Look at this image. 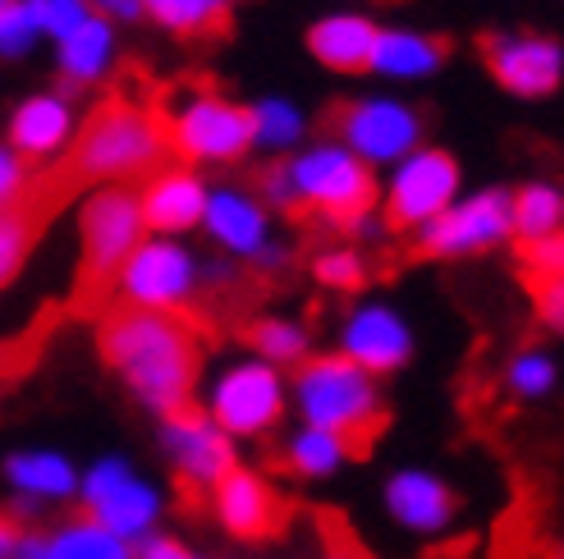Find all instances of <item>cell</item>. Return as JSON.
<instances>
[{
    "instance_id": "39",
    "label": "cell",
    "mask_w": 564,
    "mask_h": 559,
    "mask_svg": "<svg viewBox=\"0 0 564 559\" xmlns=\"http://www.w3.org/2000/svg\"><path fill=\"white\" fill-rule=\"evenodd\" d=\"M93 6H97V10H106V14H120V19H133L138 10H143L138 0H93Z\"/></svg>"
},
{
    "instance_id": "34",
    "label": "cell",
    "mask_w": 564,
    "mask_h": 559,
    "mask_svg": "<svg viewBox=\"0 0 564 559\" xmlns=\"http://www.w3.org/2000/svg\"><path fill=\"white\" fill-rule=\"evenodd\" d=\"M37 42V23L28 14L23 0H6L0 6V55H23Z\"/></svg>"
},
{
    "instance_id": "12",
    "label": "cell",
    "mask_w": 564,
    "mask_h": 559,
    "mask_svg": "<svg viewBox=\"0 0 564 559\" xmlns=\"http://www.w3.org/2000/svg\"><path fill=\"white\" fill-rule=\"evenodd\" d=\"M212 500H216V518L225 523V533L239 541H275L294 514L290 500L271 482H262L258 472H248L239 463L212 486Z\"/></svg>"
},
{
    "instance_id": "19",
    "label": "cell",
    "mask_w": 564,
    "mask_h": 559,
    "mask_svg": "<svg viewBox=\"0 0 564 559\" xmlns=\"http://www.w3.org/2000/svg\"><path fill=\"white\" fill-rule=\"evenodd\" d=\"M14 559H133V555L124 537L106 533L88 514H78L55 527L51 537H19Z\"/></svg>"
},
{
    "instance_id": "33",
    "label": "cell",
    "mask_w": 564,
    "mask_h": 559,
    "mask_svg": "<svg viewBox=\"0 0 564 559\" xmlns=\"http://www.w3.org/2000/svg\"><path fill=\"white\" fill-rule=\"evenodd\" d=\"M23 6L33 14L37 33H55V37L74 33V28L88 19V0H23Z\"/></svg>"
},
{
    "instance_id": "27",
    "label": "cell",
    "mask_w": 564,
    "mask_h": 559,
    "mask_svg": "<svg viewBox=\"0 0 564 559\" xmlns=\"http://www.w3.org/2000/svg\"><path fill=\"white\" fill-rule=\"evenodd\" d=\"M345 459H354L349 440L335 436V431H322V427L299 431L285 450V468L299 472V478H326V472H335Z\"/></svg>"
},
{
    "instance_id": "5",
    "label": "cell",
    "mask_w": 564,
    "mask_h": 559,
    "mask_svg": "<svg viewBox=\"0 0 564 559\" xmlns=\"http://www.w3.org/2000/svg\"><path fill=\"white\" fill-rule=\"evenodd\" d=\"M290 171V207L294 216H322L326 226L354 230L377 202V179L354 152L345 147H313Z\"/></svg>"
},
{
    "instance_id": "35",
    "label": "cell",
    "mask_w": 564,
    "mask_h": 559,
    "mask_svg": "<svg viewBox=\"0 0 564 559\" xmlns=\"http://www.w3.org/2000/svg\"><path fill=\"white\" fill-rule=\"evenodd\" d=\"M510 385L519 390V395H528V399L546 395V390L555 385V362L542 358V353H519L510 362Z\"/></svg>"
},
{
    "instance_id": "6",
    "label": "cell",
    "mask_w": 564,
    "mask_h": 559,
    "mask_svg": "<svg viewBox=\"0 0 564 559\" xmlns=\"http://www.w3.org/2000/svg\"><path fill=\"white\" fill-rule=\"evenodd\" d=\"M165 143L184 161H239L252 147V110L212 92H193L184 106L165 110Z\"/></svg>"
},
{
    "instance_id": "31",
    "label": "cell",
    "mask_w": 564,
    "mask_h": 559,
    "mask_svg": "<svg viewBox=\"0 0 564 559\" xmlns=\"http://www.w3.org/2000/svg\"><path fill=\"white\" fill-rule=\"evenodd\" d=\"M560 262H564V248H560V234H546V239H519V266H523V285L528 294L560 280Z\"/></svg>"
},
{
    "instance_id": "28",
    "label": "cell",
    "mask_w": 564,
    "mask_h": 559,
    "mask_svg": "<svg viewBox=\"0 0 564 559\" xmlns=\"http://www.w3.org/2000/svg\"><path fill=\"white\" fill-rule=\"evenodd\" d=\"M138 6L152 10L180 37L220 33L225 19H230V0H138Z\"/></svg>"
},
{
    "instance_id": "17",
    "label": "cell",
    "mask_w": 564,
    "mask_h": 559,
    "mask_svg": "<svg viewBox=\"0 0 564 559\" xmlns=\"http://www.w3.org/2000/svg\"><path fill=\"white\" fill-rule=\"evenodd\" d=\"M409 326L390 307H358L345 321V358L358 362L368 376L394 372L409 362Z\"/></svg>"
},
{
    "instance_id": "32",
    "label": "cell",
    "mask_w": 564,
    "mask_h": 559,
    "mask_svg": "<svg viewBox=\"0 0 564 559\" xmlns=\"http://www.w3.org/2000/svg\"><path fill=\"white\" fill-rule=\"evenodd\" d=\"M299 133H303V120H299L294 106H285V101H262L258 110H252V143L290 147V143H299Z\"/></svg>"
},
{
    "instance_id": "4",
    "label": "cell",
    "mask_w": 564,
    "mask_h": 559,
    "mask_svg": "<svg viewBox=\"0 0 564 559\" xmlns=\"http://www.w3.org/2000/svg\"><path fill=\"white\" fill-rule=\"evenodd\" d=\"M299 408L307 417V427L345 436L354 459L368 454L372 440L386 431V408H381L372 376L345 353L313 358L299 372Z\"/></svg>"
},
{
    "instance_id": "30",
    "label": "cell",
    "mask_w": 564,
    "mask_h": 559,
    "mask_svg": "<svg viewBox=\"0 0 564 559\" xmlns=\"http://www.w3.org/2000/svg\"><path fill=\"white\" fill-rule=\"evenodd\" d=\"M243 335H248V344H258L262 358H271V362H299L303 349H307V335L294 321H280V317L252 321Z\"/></svg>"
},
{
    "instance_id": "16",
    "label": "cell",
    "mask_w": 564,
    "mask_h": 559,
    "mask_svg": "<svg viewBox=\"0 0 564 559\" xmlns=\"http://www.w3.org/2000/svg\"><path fill=\"white\" fill-rule=\"evenodd\" d=\"M482 55H487L500 88H510L519 97H546L560 88L564 55L546 37H487Z\"/></svg>"
},
{
    "instance_id": "37",
    "label": "cell",
    "mask_w": 564,
    "mask_h": 559,
    "mask_svg": "<svg viewBox=\"0 0 564 559\" xmlns=\"http://www.w3.org/2000/svg\"><path fill=\"white\" fill-rule=\"evenodd\" d=\"M23 184H28V165H23V156L10 152V147H0V207L14 202L19 193H23Z\"/></svg>"
},
{
    "instance_id": "10",
    "label": "cell",
    "mask_w": 564,
    "mask_h": 559,
    "mask_svg": "<svg viewBox=\"0 0 564 559\" xmlns=\"http://www.w3.org/2000/svg\"><path fill=\"white\" fill-rule=\"evenodd\" d=\"M156 509H161L156 491L143 478H133L129 463H120V459H101L88 478H83V514L124 541L143 537L156 523Z\"/></svg>"
},
{
    "instance_id": "9",
    "label": "cell",
    "mask_w": 564,
    "mask_h": 559,
    "mask_svg": "<svg viewBox=\"0 0 564 559\" xmlns=\"http://www.w3.org/2000/svg\"><path fill=\"white\" fill-rule=\"evenodd\" d=\"M161 440H165V454L175 463V478L184 486V500L188 495H207L225 472L235 468V445L225 436L212 417H203L193 404L180 408V413H165V427H161Z\"/></svg>"
},
{
    "instance_id": "40",
    "label": "cell",
    "mask_w": 564,
    "mask_h": 559,
    "mask_svg": "<svg viewBox=\"0 0 564 559\" xmlns=\"http://www.w3.org/2000/svg\"><path fill=\"white\" fill-rule=\"evenodd\" d=\"M14 546H19V533L10 518H0V559H14Z\"/></svg>"
},
{
    "instance_id": "21",
    "label": "cell",
    "mask_w": 564,
    "mask_h": 559,
    "mask_svg": "<svg viewBox=\"0 0 564 559\" xmlns=\"http://www.w3.org/2000/svg\"><path fill=\"white\" fill-rule=\"evenodd\" d=\"M372 46H377V28L368 19H358V14L322 19L313 33H307V51H313L322 65L345 69V74L368 69L372 65Z\"/></svg>"
},
{
    "instance_id": "15",
    "label": "cell",
    "mask_w": 564,
    "mask_h": 559,
    "mask_svg": "<svg viewBox=\"0 0 564 559\" xmlns=\"http://www.w3.org/2000/svg\"><path fill=\"white\" fill-rule=\"evenodd\" d=\"M120 289L133 307L184 313V303L193 298V262L175 243H138L120 271Z\"/></svg>"
},
{
    "instance_id": "8",
    "label": "cell",
    "mask_w": 564,
    "mask_h": 559,
    "mask_svg": "<svg viewBox=\"0 0 564 559\" xmlns=\"http://www.w3.org/2000/svg\"><path fill=\"white\" fill-rule=\"evenodd\" d=\"M510 230V193H477V198L445 207L441 216H432L422 226L413 253L417 257H464V253H482V248L500 243Z\"/></svg>"
},
{
    "instance_id": "18",
    "label": "cell",
    "mask_w": 564,
    "mask_h": 559,
    "mask_svg": "<svg viewBox=\"0 0 564 559\" xmlns=\"http://www.w3.org/2000/svg\"><path fill=\"white\" fill-rule=\"evenodd\" d=\"M203 207H207V188L188 171H165L138 193V216H143V226H152L156 234L193 230L197 220H203Z\"/></svg>"
},
{
    "instance_id": "23",
    "label": "cell",
    "mask_w": 564,
    "mask_h": 559,
    "mask_svg": "<svg viewBox=\"0 0 564 559\" xmlns=\"http://www.w3.org/2000/svg\"><path fill=\"white\" fill-rule=\"evenodd\" d=\"M69 138V106L61 97H33L14 110L10 143L19 156H51Z\"/></svg>"
},
{
    "instance_id": "22",
    "label": "cell",
    "mask_w": 564,
    "mask_h": 559,
    "mask_svg": "<svg viewBox=\"0 0 564 559\" xmlns=\"http://www.w3.org/2000/svg\"><path fill=\"white\" fill-rule=\"evenodd\" d=\"M203 220H207V230L216 234V243H225L230 253L258 257L267 248V216L252 198H243V193L225 188V193H216V198H207Z\"/></svg>"
},
{
    "instance_id": "11",
    "label": "cell",
    "mask_w": 564,
    "mask_h": 559,
    "mask_svg": "<svg viewBox=\"0 0 564 559\" xmlns=\"http://www.w3.org/2000/svg\"><path fill=\"white\" fill-rule=\"evenodd\" d=\"M285 413V390L267 362H239L220 376L216 399H212V423L225 436H262L280 423Z\"/></svg>"
},
{
    "instance_id": "25",
    "label": "cell",
    "mask_w": 564,
    "mask_h": 559,
    "mask_svg": "<svg viewBox=\"0 0 564 559\" xmlns=\"http://www.w3.org/2000/svg\"><path fill=\"white\" fill-rule=\"evenodd\" d=\"M449 55V46L441 37H422V33H377L372 46V65L381 74L394 78H417V74H432L441 61Z\"/></svg>"
},
{
    "instance_id": "2",
    "label": "cell",
    "mask_w": 564,
    "mask_h": 559,
    "mask_svg": "<svg viewBox=\"0 0 564 559\" xmlns=\"http://www.w3.org/2000/svg\"><path fill=\"white\" fill-rule=\"evenodd\" d=\"M165 156H171V143H165L161 97H133L120 88L93 110L88 124L78 129L69 156L51 171L65 179L69 193H78L101 179H143Z\"/></svg>"
},
{
    "instance_id": "13",
    "label": "cell",
    "mask_w": 564,
    "mask_h": 559,
    "mask_svg": "<svg viewBox=\"0 0 564 559\" xmlns=\"http://www.w3.org/2000/svg\"><path fill=\"white\" fill-rule=\"evenodd\" d=\"M459 188V165L445 152H413L404 161V171L394 175L390 198H386V226L390 230H417L432 216L449 207Z\"/></svg>"
},
{
    "instance_id": "20",
    "label": "cell",
    "mask_w": 564,
    "mask_h": 559,
    "mask_svg": "<svg viewBox=\"0 0 564 559\" xmlns=\"http://www.w3.org/2000/svg\"><path fill=\"white\" fill-rule=\"evenodd\" d=\"M386 505L413 533H441L455 518V495L445 482H436L432 472H400L386 486Z\"/></svg>"
},
{
    "instance_id": "7",
    "label": "cell",
    "mask_w": 564,
    "mask_h": 559,
    "mask_svg": "<svg viewBox=\"0 0 564 559\" xmlns=\"http://www.w3.org/2000/svg\"><path fill=\"white\" fill-rule=\"evenodd\" d=\"M326 129L358 161H400L422 138V120L400 101H335L326 110Z\"/></svg>"
},
{
    "instance_id": "24",
    "label": "cell",
    "mask_w": 564,
    "mask_h": 559,
    "mask_svg": "<svg viewBox=\"0 0 564 559\" xmlns=\"http://www.w3.org/2000/svg\"><path fill=\"white\" fill-rule=\"evenodd\" d=\"M110 51H116V37H110V23L88 14L74 33L61 37V69H65V83L78 88V83H93L106 65H110Z\"/></svg>"
},
{
    "instance_id": "3",
    "label": "cell",
    "mask_w": 564,
    "mask_h": 559,
    "mask_svg": "<svg viewBox=\"0 0 564 559\" xmlns=\"http://www.w3.org/2000/svg\"><path fill=\"white\" fill-rule=\"evenodd\" d=\"M78 226H83V257H78V280H74V313H101L116 298L129 253L143 243L138 193L124 184L93 193L83 202Z\"/></svg>"
},
{
    "instance_id": "41",
    "label": "cell",
    "mask_w": 564,
    "mask_h": 559,
    "mask_svg": "<svg viewBox=\"0 0 564 559\" xmlns=\"http://www.w3.org/2000/svg\"><path fill=\"white\" fill-rule=\"evenodd\" d=\"M0 6H6V0H0Z\"/></svg>"
},
{
    "instance_id": "1",
    "label": "cell",
    "mask_w": 564,
    "mask_h": 559,
    "mask_svg": "<svg viewBox=\"0 0 564 559\" xmlns=\"http://www.w3.org/2000/svg\"><path fill=\"white\" fill-rule=\"evenodd\" d=\"M97 344L106 368H116L129 390L148 408L180 413L193 404L197 368H203V340L184 313H152V307H106Z\"/></svg>"
},
{
    "instance_id": "36",
    "label": "cell",
    "mask_w": 564,
    "mask_h": 559,
    "mask_svg": "<svg viewBox=\"0 0 564 559\" xmlns=\"http://www.w3.org/2000/svg\"><path fill=\"white\" fill-rule=\"evenodd\" d=\"M317 280L330 289H362L368 285V266L358 253H322L317 257Z\"/></svg>"
},
{
    "instance_id": "29",
    "label": "cell",
    "mask_w": 564,
    "mask_h": 559,
    "mask_svg": "<svg viewBox=\"0 0 564 559\" xmlns=\"http://www.w3.org/2000/svg\"><path fill=\"white\" fill-rule=\"evenodd\" d=\"M510 230H519V239L560 234V193L546 184H528L519 198H510Z\"/></svg>"
},
{
    "instance_id": "38",
    "label": "cell",
    "mask_w": 564,
    "mask_h": 559,
    "mask_svg": "<svg viewBox=\"0 0 564 559\" xmlns=\"http://www.w3.org/2000/svg\"><path fill=\"white\" fill-rule=\"evenodd\" d=\"M138 559H197L188 546H180L175 537H152L143 550H138Z\"/></svg>"
},
{
    "instance_id": "26",
    "label": "cell",
    "mask_w": 564,
    "mask_h": 559,
    "mask_svg": "<svg viewBox=\"0 0 564 559\" xmlns=\"http://www.w3.org/2000/svg\"><path fill=\"white\" fill-rule=\"evenodd\" d=\"M6 478L14 491L23 495H46V500H61V495H74L78 478H74V468L61 459V454H37V450H28V454H14L6 463Z\"/></svg>"
},
{
    "instance_id": "14",
    "label": "cell",
    "mask_w": 564,
    "mask_h": 559,
    "mask_svg": "<svg viewBox=\"0 0 564 559\" xmlns=\"http://www.w3.org/2000/svg\"><path fill=\"white\" fill-rule=\"evenodd\" d=\"M74 193L65 188V179L55 171H42V175H28L19 198L0 207V285H10L19 275V266L28 262V253H33L37 234L51 226V216Z\"/></svg>"
}]
</instances>
